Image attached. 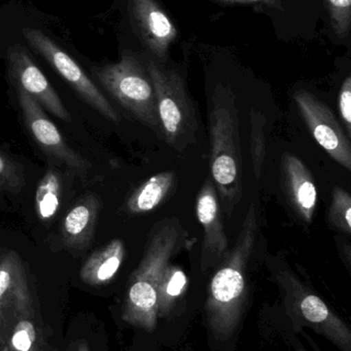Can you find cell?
Masks as SVG:
<instances>
[{
	"mask_svg": "<svg viewBox=\"0 0 351 351\" xmlns=\"http://www.w3.org/2000/svg\"><path fill=\"white\" fill-rule=\"evenodd\" d=\"M187 286L188 278L183 270L169 263L165 267L157 288L158 317H166L170 313L187 290Z\"/></svg>",
	"mask_w": 351,
	"mask_h": 351,
	"instance_id": "cell-18",
	"label": "cell"
},
{
	"mask_svg": "<svg viewBox=\"0 0 351 351\" xmlns=\"http://www.w3.org/2000/svg\"><path fill=\"white\" fill-rule=\"evenodd\" d=\"M332 28L338 38L346 39L351 27V0H326Z\"/></svg>",
	"mask_w": 351,
	"mask_h": 351,
	"instance_id": "cell-23",
	"label": "cell"
},
{
	"mask_svg": "<svg viewBox=\"0 0 351 351\" xmlns=\"http://www.w3.org/2000/svg\"><path fill=\"white\" fill-rule=\"evenodd\" d=\"M23 35L29 45L43 56L58 74L80 95V98L109 121L120 123L119 113L115 110L106 97L88 77L80 66L64 51L53 39L38 29L24 28Z\"/></svg>",
	"mask_w": 351,
	"mask_h": 351,
	"instance_id": "cell-6",
	"label": "cell"
},
{
	"mask_svg": "<svg viewBox=\"0 0 351 351\" xmlns=\"http://www.w3.org/2000/svg\"><path fill=\"white\" fill-rule=\"evenodd\" d=\"M103 88L140 123L161 129L158 103L148 70L132 53L125 51L117 63L94 68Z\"/></svg>",
	"mask_w": 351,
	"mask_h": 351,
	"instance_id": "cell-5",
	"label": "cell"
},
{
	"mask_svg": "<svg viewBox=\"0 0 351 351\" xmlns=\"http://www.w3.org/2000/svg\"><path fill=\"white\" fill-rule=\"evenodd\" d=\"M251 152L253 173L256 178L259 179L266 156L265 132H264L266 123L265 115L260 111L251 109Z\"/></svg>",
	"mask_w": 351,
	"mask_h": 351,
	"instance_id": "cell-21",
	"label": "cell"
},
{
	"mask_svg": "<svg viewBox=\"0 0 351 351\" xmlns=\"http://www.w3.org/2000/svg\"><path fill=\"white\" fill-rule=\"evenodd\" d=\"M196 213L204 230L201 265L202 269L206 270L220 264L229 252L222 208L216 186L210 178L205 180L198 194Z\"/></svg>",
	"mask_w": 351,
	"mask_h": 351,
	"instance_id": "cell-13",
	"label": "cell"
},
{
	"mask_svg": "<svg viewBox=\"0 0 351 351\" xmlns=\"http://www.w3.org/2000/svg\"><path fill=\"white\" fill-rule=\"evenodd\" d=\"M23 170L16 162L0 152V194L20 191L24 186Z\"/></svg>",
	"mask_w": 351,
	"mask_h": 351,
	"instance_id": "cell-24",
	"label": "cell"
},
{
	"mask_svg": "<svg viewBox=\"0 0 351 351\" xmlns=\"http://www.w3.org/2000/svg\"><path fill=\"white\" fill-rule=\"evenodd\" d=\"M175 185V174L163 172L140 185L128 198L126 208L130 214H144L160 206Z\"/></svg>",
	"mask_w": 351,
	"mask_h": 351,
	"instance_id": "cell-17",
	"label": "cell"
},
{
	"mask_svg": "<svg viewBox=\"0 0 351 351\" xmlns=\"http://www.w3.org/2000/svg\"><path fill=\"white\" fill-rule=\"evenodd\" d=\"M146 70L156 94L165 141L175 150L183 152L195 141L198 129L195 109L185 82L177 71L166 69L152 59L148 60Z\"/></svg>",
	"mask_w": 351,
	"mask_h": 351,
	"instance_id": "cell-4",
	"label": "cell"
},
{
	"mask_svg": "<svg viewBox=\"0 0 351 351\" xmlns=\"http://www.w3.org/2000/svg\"><path fill=\"white\" fill-rule=\"evenodd\" d=\"M280 280L294 313L338 348L351 351V332L348 325L317 295L302 286L292 276L284 274Z\"/></svg>",
	"mask_w": 351,
	"mask_h": 351,
	"instance_id": "cell-7",
	"label": "cell"
},
{
	"mask_svg": "<svg viewBox=\"0 0 351 351\" xmlns=\"http://www.w3.org/2000/svg\"><path fill=\"white\" fill-rule=\"evenodd\" d=\"M185 232L175 220H167L150 234L139 265L132 274L122 311L126 323L152 332L158 321L157 288L165 267L181 249Z\"/></svg>",
	"mask_w": 351,
	"mask_h": 351,
	"instance_id": "cell-3",
	"label": "cell"
},
{
	"mask_svg": "<svg viewBox=\"0 0 351 351\" xmlns=\"http://www.w3.org/2000/svg\"><path fill=\"white\" fill-rule=\"evenodd\" d=\"M210 1L218 2V3L225 4H241V3H255V2H266V3H272L275 0H210Z\"/></svg>",
	"mask_w": 351,
	"mask_h": 351,
	"instance_id": "cell-26",
	"label": "cell"
},
{
	"mask_svg": "<svg viewBox=\"0 0 351 351\" xmlns=\"http://www.w3.org/2000/svg\"><path fill=\"white\" fill-rule=\"evenodd\" d=\"M101 210L98 196L88 193L78 199L62 224V241L68 249L82 251L90 245Z\"/></svg>",
	"mask_w": 351,
	"mask_h": 351,
	"instance_id": "cell-15",
	"label": "cell"
},
{
	"mask_svg": "<svg viewBox=\"0 0 351 351\" xmlns=\"http://www.w3.org/2000/svg\"><path fill=\"white\" fill-rule=\"evenodd\" d=\"M282 180L291 206L306 223L313 222L317 206V189L313 175L302 160L284 154L282 160Z\"/></svg>",
	"mask_w": 351,
	"mask_h": 351,
	"instance_id": "cell-14",
	"label": "cell"
},
{
	"mask_svg": "<svg viewBox=\"0 0 351 351\" xmlns=\"http://www.w3.org/2000/svg\"><path fill=\"white\" fill-rule=\"evenodd\" d=\"M210 172L220 208L231 217L242 198L238 107L230 88L218 86L210 107Z\"/></svg>",
	"mask_w": 351,
	"mask_h": 351,
	"instance_id": "cell-2",
	"label": "cell"
},
{
	"mask_svg": "<svg viewBox=\"0 0 351 351\" xmlns=\"http://www.w3.org/2000/svg\"><path fill=\"white\" fill-rule=\"evenodd\" d=\"M8 65L10 78L18 90L26 93L58 119L71 121L69 111L64 106L59 95L22 45L8 47Z\"/></svg>",
	"mask_w": 351,
	"mask_h": 351,
	"instance_id": "cell-11",
	"label": "cell"
},
{
	"mask_svg": "<svg viewBox=\"0 0 351 351\" xmlns=\"http://www.w3.org/2000/svg\"><path fill=\"white\" fill-rule=\"evenodd\" d=\"M132 26L142 45L159 61H165L179 31L157 0H128Z\"/></svg>",
	"mask_w": 351,
	"mask_h": 351,
	"instance_id": "cell-12",
	"label": "cell"
},
{
	"mask_svg": "<svg viewBox=\"0 0 351 351\" xmlns=\"http://www.w3.org/2000/svg\"><path fill=\"white\" fill-rule=\"evenodd\" d=\"M70 351H91L88 342L86 340H78Z\"/></svg>",
	"mask_w": 351,
	"mask_h": 351,
	"instance_id": "cell-27",
	"label": "cell"
},
{
	"mask_svg": "<svg viewBox=\"0 0 351 351\" xmlns=\"http://www.w3.org/2000/svg\"><path fill=\"white\" fill-rule=\"evenodd\" d=\"M258 222L251 204L233 249L220 262L212 278L206 301L208 327L218 339L226 340L236 332L247 297V268L253 251Z\"/></svg>",
	"mask_w": 351,
	"mask_h": 351,
	"instance_id": "cell-1",
	"label": "cell"
},
{
	"mask_svg": "<svg viewBox=\"0 0 351 351\" xmlns=\"http://www.w3.org/2000/svg\"><path fill=\"white\" fill-rule=\"evenodd\" d=\"M61 193V175L55 169L49 168L39 181L35 194V208L41 221L51 220L57 214Z\"/></svg>",
	"mask_w": 351,
	"mask_h": 351,
	"instance_id": "cell-20",
	"label": "cell"
},
{
	"mask_svg": "<svg viewBox=\"0 0 351 351\" xmlns=\"http://www.w3.org/2000/svg\"><path fill=\"white\" fill-rule=\"evenodd\" d=\"M35 311L34 308L16 322L8 338V351H45Z\"/></svg>",
	"mask_w": 351,
	"mask_h": 351,
	"instance_id": "cell-19",
	"label": "cell"
},
{
	"mask_svg": "<svg viewBox=\"0 0 351 351\" xmlns=\"http://www.w3.org/2000/svg\"><path fill=\"white\" fill-rule=\"evenodd\" d=\"M0 351H8V350H6V348H4L3 346H2L1 343H0Z\"/></svg>",
	"mask_w": 351,
	"mask_h": 351,
	"instance_id": "cell-28",
	"label": "cell"
},
{
	"mask_svg": "<svg viewBox=\"0 0 351 351\" xmlns=\"http://www.w3.org/2000/svg\"><path fill=\"white\" fill-rule=\"evenodd\" d=\"M125 255L123 241L113 239L87 259L80 268V280L91 287H101L109 284L117 276Z\"/></svg>",
	"mask_w": 351,
	"mask_h": 351,
	"instance_id": "cell-16",
	"label": "cell"
},
{
	"mask_svg": "<svg viewBox=\"0 0 351 351\" xmlns=\"http://www.w3.org/2000/svg\"><path fill=\"white\" fill-rule=\"evenodd\" d=\"M18 101L27 129L39 147L51 158L59 160L73 170L86 173L90 164L72 149L53 121L45 115L43 107L23 90H18Z\"/></svg>",
	"mask_w": 351,
	"mask_h": 351,
	"instance_id": "cell-10",
	"label": "cell"
},
{
	"mask_svg": "<svg viewBox=\"0 0 351 351\" xmlns=\"http://www.w3.org/2000/svg\"><path fill=\"white\" fill-rule=\"evenodd\" d=\"M328 220L340 231L351 233V196L346 190L339 187L333 190Z\"/></svg>",
	"mask_w": 351,
	"mask_h": 351,
	"instance_id": "cell-22",
	"label": "cell"
},
{
	"mask_svg": "<svg viewBox=\"0 0 351 351\" xmlns=\"http://www.w3.org/2000/svg\"><path fill=\"white\" fill-rule=\"evenodd\" d=\"M34 309L28 278L20 257L10 252L0 258V343L8 350L16 322Z\"/></svg>",
	"mask_w": 351,
	"mask_h": 351,
	"instance_id": "cell-9",
	"label": "cell"
},
{
	"mask_svg": "<svg viewBox=\"0 0 351 351\" xmlns=\"http://www.w3.org/2000/svg\"><path fill=\"white\" fill-rule=\"evenodd\" d=\"M339 111L344 127L351 136V76H348L342 84L339 94Z\"/></svg>",
	"mask_w": 351,
	"mask_h": 351,
	"instance_id": "cell-25",
	"label": "cell"
},
{
	"mask_svg": "<svg viewBox=\"0 0 351 351\" xmlns=\"http://www.w3.org/2000/svg\"><path fill=\"white\" fill-rule=\"evenodd\" d=\"M299 111L315 141L334 160L346 170H351L350 138L338 123L334 113L323 101L305 90L294 94Z\"/></svg>",
	"mask_w": 351,
	"mask_h": 351,
	"instance_id": "cell-8",
	"label": "cell"
}]
</instances>
